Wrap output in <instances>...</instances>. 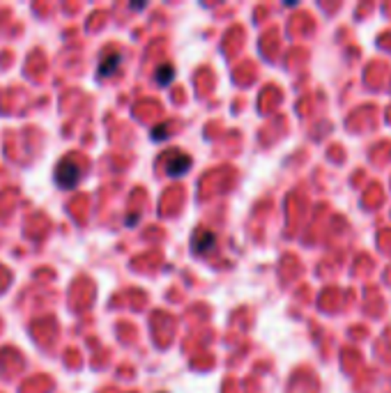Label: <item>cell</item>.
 <instances>
[{
  "mask_svg": "<svg viewBox=\"0 0 391 393\" xmlns=\"http://www.w3.org/2000/svg\"><path fill=\"white\" fill-rule=\"evenodd\" d=\"M120 63H122V56H120V53H113V56H109V58L102 63L99 74H102V77H111V74L120 67Z\"/></svg>",
  "mask_w": 391,
  "mask_h": 393,
  "instance_id": "obj_4",
  "label": "cell"
},
{
  "mask_svg": "<svg viewBox=\"0 0 391 393\" xmlns=\"http://www.w3.org/2000/svg\"><path fill=\"white\" fill-rule=\"evenodd\" d=\"M79 177H81V168H79L77 163H72V161H63V166H60L58 173H56V179L65 189H70V186L77 184Z\"/></svg>",
  "mask_w": 391,
  "mask_h": 393,
  "instance_id": "obj_1",
  "label": "cell"
},
{
  "mask_svg": "<svg viewBox=\"0 0 391 393\" xmlns=\"http://www.w3.org/2000/svg\"><path fill=\"white\" fill-rule=\"evenodd\" d=\"M173 67L170 65H163L159 67V77H157V81H159V86H168V83L173 81Z\"/></svg>",
  "mask_w": 391,
  "mask_h": 393,
  "instance_id": "obj_5",
  "label": "cell"
},
{
  "mask_svg": "<svg viewBox=\"0 0 391 393\" xmlns=\"http://www.w3.org/2000/svg\"><path fill=\"white\" fill-rule=\"evenodd\" d=\"M189 163H191V159L182 154V152H173L168 157V161H166V173L173 177H179V175H184L186 168H189Z\"/></svg>",
  "mask_w": 391,
  "mask_h": 393,
  "instance_id": "obj_2",
  "label": "cell"
},
{
  "mask_svg": "<svg viewBox=\"0 0 391 393\" xmlns=\"http://www.w3.org/2000/svg\"><path fill=\"white\" fill-rule=\"evenodd\" d=\"M214 246V232L212 230H198L193 237V253H205Z\"/></svg>",
  "mask_w": 391,
  "mask_h": 393,
  "instance_id": "obj_3",
  "label": "cell"
}]
</instances>
